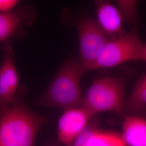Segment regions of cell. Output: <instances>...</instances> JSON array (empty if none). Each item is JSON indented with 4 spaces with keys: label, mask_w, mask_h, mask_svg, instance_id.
I'll use <instances>...</instances> for the list:
<instances>
[{
    "label": "cell",
    "mask_w": 146,
    "mask_h": 146,
    "mask_svg": "<svg viewBox=\"0 0 146 146\" xmlns=\"http://www.w3.org/2000/svg\"><path fill=\"white\" fill-rule=\"evenodd\" d=\"M26 87L20 84L11 106L0 116V146H34L37 134L48 119L29 108Z\"/></svg>",
    "instance_id": "1"
},
{
    "label": "cell",
    "mask_w": 146,
    "mask_h": 146,
    "mask_svg": "<svg viewBox=\"0 0 146 146\" xmlns=\"http://www.w3.org/2000/svg\"><path fill=\"white\" fill-rule=\"evenodd\" d=\"M88 69L73 58L66 60L48 87L34 101L38 107H58L63 110L82 106L81 80Z\"/></svg>",
    "instance_id": "2"
},
{
    "label": "cell",
    "mask_w": 146,
    "mask_h": 146,
    "mask_svg": "<svg viewBox=\"0 0 146 146\" xmlns=\"http://www.w3.org/2000/svg\"><path fill=\"white\" fill-rule=\"evenodd\" d=\"M127 78L110 76L94 80L84 97L82 106L92 114L122 112Z\"/></svg>",
    "instance_id": "3"
},
{
    "label": "cell",
    "mask_w": 146,
    "mask_h": 146,
    "mask_svg": "<svg viewBox=\"0 0 146 146\" xmlns=\"http://www.w3.org/2000/svg\"><path fill=\"white\" fill-rule=\"evenodd\" d=\"M139 32L138 26L133 27L129 32L110 40L90 70L114 68L128 62L146 61V44Z\"/></svg>",
    "instance_id": "4"
},
{
    "label": "cell",
    "mask_w": 146,
    "mask_h": 146,
    "mask_svg": "<svg viewBox=\"0 0 146 146\" xmlns=\"http://www.w3.org/2000/svg\"><path fill=\"white\" fill-rule=\"evenodd\" d=\"M73 23L78 34L79 62L89 71L110 41V38L96 20L89 16L78 17Z\"/></svg>",
    "instance_id": "5"
},
{
    "label": "cell",
    "mask_w": 146,
    "mask_h": 146,
    "mask_svg": "<svg viewBox=\"0 0 146 146\" xmlns=\"http://www.w3.org/2000/svg\"><path fill=\"white\" fill-rule=\"evenodd\" d=\"M37 16V12L33 5L16 7L0 13V44H12L15 40H22L26 28L34 23Z\"/></svg>",
    "instance_id": "6"
},
{
    "label": "cell",
    "mask_w": 146,
    "mask_h": 146,
    "mask_svg": "<svg viewBox=\"0 0 146 146\" xmlns=\"http://www.w3.org/2000/svg\"><path fill=\"white\" fill-rule=\"evenodd\" d=\"M2 49L3 55L0 67V116L11 106L20 85L13 44L2 46Z\"/></svg>",
    "instance_id": "7"
},
{
    "label": "cell",
    "mask_w": 146,
    "mask_h": 146,
    "mask_svg": "<svg viewBox=\"0 0 146 146\" xmlns=\"http://www.w3.org/2000/svg\"><path fill=\"white\" fill-rule=\"evenodd\" d=\"M94 116L82 106L64 110L58 121V141L66 146H72Z\"/></svg>",
    "instance_id": "8"
},
{
    "label": "cell",
    "mask_w": 146,
    "mask_h": 146,
    "mask_svg": "<svg viewBox=\"0 0 146 146\" xmlns=\"http://www.w3.org/2000/svg\"><path fill=\"white\" fill-rule=\"evenodd\" d=\"M95 5L96 20L110 40L116 39L125 33L122 18L115 5L107 1H97Z\"/></svg>",
    "instance_id": "9"
},
{
    "label": "cell",
    "mask_w": 146,
    "mask_h": 146,
    "mask_svg": "<svg viewBox=\"0 0 146 146\" xmlns=\"http://www.w3.org/2000/svg\"><path fill=\"white\" fill-rule=\"evenodd\" d=\"M121 135L126 146H146L145 117L125 115Z\"/></svg>",
    "instance_id": "10"
},
{
    "label": "cell",
    "mask_w": 146,
    "mask_h": 146,
    "mask_svg": "<svg viewBox=\"0 0 146 146\" xmlns=\"http://www.w3.org/2000/svg\"><path fill=\"white\" fill-rule=\"evenodd\" d=\"M125 115L145 117L146 113V75L143 74L136 82L131 94L125 98L122 111Z\"/></svg>",
    "instance_id": "11"
},
{
    "label": "cell",
    "mask_w": 146,
    "mask_h": 146,
    "mask_svg": "<svg viewBox=\"0 0 146 146\" xmlns=\"http://www.w3.org/2000/svg\"><path fill=\"white\" fill-rule=\"evenodd\" d=\"M88 146H126L121 135L114 131L95 128L89 141Z\"/></svg>",
    "instance_id": "12"
},
{
    "label": "cell",
    "mask_w": 146,
    "mask_h": 146,
    "mask_svg": "<svg viewBox=\"0 0 146 146\" xmlns=\"http://www.w3.org/2000/svg\"><path fill=\"white\" fill-rule=\"evenodd\" d=\"M123 21L133 25L138 26L140 24L137 13V1L136 0H118L116 6Z\"/></svg>",
    "instance_id": "13"
},
{
    "label": "cell",
    "mask_w": 146,
    "mask_h": 146,
    "mask_svg": "<svg viewBox=\"0 0 146 146\" xmlns=\"http://www.w3.org/2000/svg\"><path fill=\"white\" fill-rule=\"evenodd\" d=\"M95 128L89 123L88 126L73 142L72 146H88L89 139Z\"/></svg>",
    "instance_id": "14"
},
{
    "label": "cell",
    "mask_w": 146,
    "mask_h": 146,
    "mask_svg": "<svg viewBox=\"0 0 146 146\" xmlns=\"http://www.w3.org/2000/svg\"><path fill=\"white\" fill-rule=\"evenodd\" d=\"M19 3L17 0H0V13L14 9Z\"/></svg>",
    "instance_id": "15"
}]
</instances>
